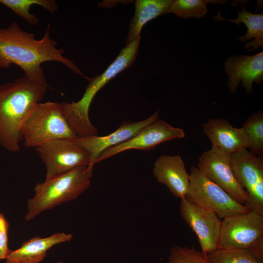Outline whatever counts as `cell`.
<instances>
[{"mask_svg": "<svg viewBox=\"0 0 263 263\" xmlns=\"http://www.w3.org/2000/svg\"><path fill=\"white\" fill-rule=\"evenodd\" d=\"M50 27L48 25L39 40L34 34L23 31L16 22L0 28V69L15 64L23 70L26 78L43 80L46 79L41 64L56 61L87 78L72 60L63 56L64 50L56 47L57 42L50 37Z\"/></svg>", "mask_w": 263, "mask_h": 263, "instance_id": "cell-1", "label": "cell"}, {"mask_svg": "<svg viewBox=\"0 0 263 263\" xmlns=\"http://www.w3.org/2000/svg\"><path fill=\"white\" fill-rule=\"evenodd\" d=\"M47 80L25 77L0 85V145L7 151L20 150L24 124L47 90Z\"/></svg>", "mask_w": 263, "mask_h": 263, "instance_id": "cell-2", "label": "cell"}, {"mask_svg": "<svg viewBox=\"0 0 263 263\" xmlns=\"http://www.w3.org/2000/svg\"><path fill=\"white\" fill-rule=\"evenodd\" d=\"M140 38V36L138 37L126 45L103 73L88 78L89 84L80 100L75 102L60 103L64 116L78 137L97 135V130L93 125L89 116L92 102L97 92L110 80L135 62Z\"/></svg>", "mask_w": 263, "mask_h": 263, "instance_id": "cell-3", "label": "cell"}, {"mask_svg": "<svg viewBox=\"0 0 263 263\" xmlns=\"http://www.w3.org/2000/svg\"><path fill=\"white\" fill-rule=\"evenodd\" d=\"M93 169L80 166L37 184L34 196L27 201L25 219L30 221L43 212L77 198L89 187Z\"/></svg>", "mask_w": 263, "mask_h": 263, "instance_id": "cell-4", "label": "cell"}, {"mask_svg": "<svg viewBox=\"0 0 263 263\" xmlns=\"http://www.w3.org/2000/svg\"><path fill=\"white\" fill-rule=\"evenodd\" d=\"M22 137L25 147L37 148L51 140L78 136L64 116L61 104L47 101L38 103L26 120Z\"/></svg>", "mask_w": 263, "mask_h": 263, "instance_id": "cell-5", "label": "cell"}, {"mask_svg": "<svg viewBox=\"0 0 263 263\" xmlns=\"http://www.w3.org/2000/svg\"><path fill=\"white\" fill-rule=\"evenodd\" d=\"M190 170L189 187L185 197L188 200L213 211L221 219L249 211L203 174L197 167L191 166Z\"/></svg>", "mask_w": 263, "mask_h": 263, "instance_id": "cell-6", "label": "cell"}, {"mask_svg": "<svg viewBox=\"0 0 263 263\" xmlns=\"http://www.w3.org/2000/svg\"><path fill=\"white\" fill-rule=\"evenodd\" d=\"M262 240L263 215L258 212L249 210L227 216L222 220L220 248L250 249Z\"/></svg>", "mask_w": 263, "mask_h": 263, "instance_id": "cell-7", "label": "cell"}, {"mask_svg": "<svg viewBox=\"0 0 263 263\" xmlns=\"http://www.w3.org/2000/svg\"><path fill=\"white\" fill-rule=\"evenodd\" d=\"M234 175L245 190V206L263 215V158L243 149L230 155Z\"/></svg>", "mask_w": 263, "mask_h": 263, "instance_id": "cell-8", "label": "cell"}, {"mask_svg": "<svg viewBox=\"0 0 263 263\" xmlns=\"http://www.w3.org/2000/svg\"><path fill=\"white\" fill-rule=\"evenodd\" d=\"M36 150L46 168V180L68 172L77 167L88 166V152L71 140L57 139L45 142Z\"/></svg>", "mask_w": 263, "mask_h": 263, "instance_id": "cell-9", "label": "cell"}, {"mask_svg": "<svg viewBox=\"0 0 263 263\" xmlns=\"http://www.w3.org/2000/svg\"><path fill=\"white\" fill-rule=\"evenodd\" d=\"M180 211L185 222L196 235L206 257L219 248L222 220L215 212L186 198L181 199Z\"/></svg>", "mask_w": 263, "mask_h": 263, "instance_id": "cell-10", "label": "cell"}, {"mask_svg": "<svg viewBox=\"0 0 263 263\" xmlns=\"http://www.w3.org/2000/svg\"><path fill=\"white\" fill-rule=\"evenodd\" d=\"M197 168L236 201L245 205L248 195L234 175L229 154L211 147L200 156Z\"/></svg>", "mask_w": 263, "mask_h": 263, "instance_id": "cell-11", "label": "cell"}, {"mask_svg": "<svg viewBox=\"0 0 263 263\" xmlns=\"http://www.w3.org/2000/svg\"><path fill=\"white\" fill-rule=\"evenodd\" d=\"M185 136L183 129L173 127L158 118L128 140L104 150L97 158L96 163L130 150H151L162 143Z\"/></svg>", "mask_w": 263, "mask_h": 263, "instance_id": "cell-12", "label": "cell"}, {"mask_svg": "<svg viewBox=\"0 0 263 263\" xmlns=\"http://www.w3.org/2000/svg\"><path fill=\"white\" fill-rule=\"evenodd\" d=\"M159 113L157 110L148 118L139 121H124L116 130L107 135L77 137L71 140L88 152L90 158L88 167L94 169L97 158L102 152L133 136L143 128L158 119Z\"/></svg>", "mask_w": 263, "mask_h": 263, "instance_id": "cell-13", "label": "cell"}, {"mask_svg": "<svg viewBox=\"0 0 263 263\" xmlns=\"http://www.w3.org/2000/svg\"><path fill=\"white\" fill-rule=\"evenodd\" d=\"M225 69L231 93H235L242 81L241 86L247 94H251L253 82L258 85L263 81V52L252 56H230L225 60Z\"/></svg>", "mask_w": 263, "mask_h": 263, "instance_id": "cell-14", "label": "cell"}, {"mask_svg": "<svg viewBox=\"0 0 263 263\" xmlns=\"http://www.w3.org/2000/svg\"><path fill=\"white\" fill-rule=\"evenodd\" d=\"M153 175L176 197L185 198L189 187V174L180 155L163 154L155 162Z\"/></svg>", "mask_w": 263, "mask_h": 263, "instance_id": "cell-15", "label": "cell"}, {"mask_svg": "<svg viewBox=\"0 0 263 263\" xmlns=\"http://www.w3.org/2000/svg\"><path fill=\"white\" fill-rule=\"evenodd\" d=\"M204 133L212 147L229 155L248 148V142L242 127H233L224 118L209 119L203 124Z\"/></svg>", "mask_w": 263, "mask_h": 263, "instance_id": "cell-16", "label": "cell"}, {"mask_svg": "<svg viewBox=\"0 0 263 263\" xmlns=\"http://www.w3.org/2000/svg\"><path fill=\"white\" fill-rule=\"evenodd\" d=\"M73 236L64 232L55 233L50 236L31 238L19 248L10 252L4 263H40L53 246L69 242Z\"/></svg>", "mask_w": 263, "mask_h": 263, "instance_id": "cell-17", "label": "cell"}, {"mask_svg": "<svg viewBox=\"0 0 263 263\" xmlns=\"http://www.w3.org/2000/svg\"><path fill=\"white\" fill-rule=\"evenodd\" d=\"M172 0H136L135 12L129 24L126 44L137 37L143 26L157 17L165 14Z\"/></svg>", "mask_w": 263, "mask_h": 263, "instance_id": "cell-18", "label": "cell"}, {"mask_svg": "<svg viewBox=\"0 0 263 263\" xmlns=\"http://www.w3.org/2000/svg\"><path fill=\"white\" fill-rule=\"evenodd\" d=\"M237 18L234 19H226L221 16L219 11L216 16H213V19L215 21L227 20L238 26L242 23L244 24L247 28L246 33L242 37L237 38L236 39L244 42L252 38V41L247 42L244 45L245 49L252 47L248 51L263 48V14H253L250 11H247L243 6L241 11L237 10Z\"/></svg>", "mask_w": 263, "mask_h": 263, "instance_id": "cell-19", "label": "cell"}, {"mask_svg": "<svg viewBox=\"0 0 263 263\" xmlns=\"http://www.w3.org/2000/svg\"><path fill=\"white\" fill-rule=\"evenodd\" d=\"M0 3L33 26L38 24L39 19L30 12L32 6H41L51 14H54L58 9L57 3L54 0H0Z\"/></svg>", "mask_w": 263, "mask_h": 263, "instance_id": "cell-20", "label": "cell"}, {"mask_svg": "<svg viewBox=\"0 0 263 263\" xmlns=\"http://www.w3.org/2000/svg\"><path fill=\"white\" fill-rule=\"evenodd\" d=\"M225 0H172L165 14L173 13L179 18L200 19L207 12V3L224 4Z\"/></svg>", "mask_w": 263, "mask_h": 263, "instance_id": "cell-21", "label": "cell"}, {"mask_svg": "<svg viewBox=\"0 0 263 263\" xmlns=\"http://www.w3.org/2000/svg\"><path fill=\"white\" fill-rule=\"evenodd\" d=\"M207 258L210 263H263V259L249 249L219 248L208 254Z\"/></svg>", "mask_w": 263, "mask_h": 263, "instance_id": "cell-22", "label": "cell"}, {"mask_svg": "<svg viewBox=\"0 0 263 263\" xmlns=\"http://www.w3.org/2000/svg\"><path fill=\"white\" fill-rule=\"evenodd\" d=\"M248 140V149L254 154L261 156L263 152V112L250 115L242 127Z\"/></svg>", "mask_w": 263, "mask_h": 263, "instance_id": "cell-23", "label": "cell"}, {"mask_svg": "<svg viewBox=\"0 0 263 263\" xmlns=\"http://www.w3.org/2000/svg\"><path fill=\"white\" fill-rule=\"evenodd\" d=\"M167 263H210L201 251L193 247L175 245L170 251Z\"/></svg>", "mask_w": 263, "mask_h": 263, "instance_id": "cell-24", "label": "cell"}, {"mask_svg": "<svg viewBox=\"0 0 263 263\" xmlns=\"http://www.w3.org/2000/svg\"><path fill=\"white\" fill-rule=\"evenodd\" d=\"M9 224L3 213L0 212V261L6 260L11 250L8 245Z\"/></svg>", "mask_w": 263, "mask_h": 263, "instance_id": "cell-25", "label": "cell"}, {"mask_svg": "<svg viewBox=\"0 0 263 263\" xmlns=\"http://www.w3.org/2000/svg\"><path fill=\"white\" fill-rule=\"evenodd\" d=\"M55 263H64L61 261H59Z\"/></svg>", "mask_w": 263, "mask_h": 263, "instance_id": "cell-26", "label": "cell"}]
</instances>
